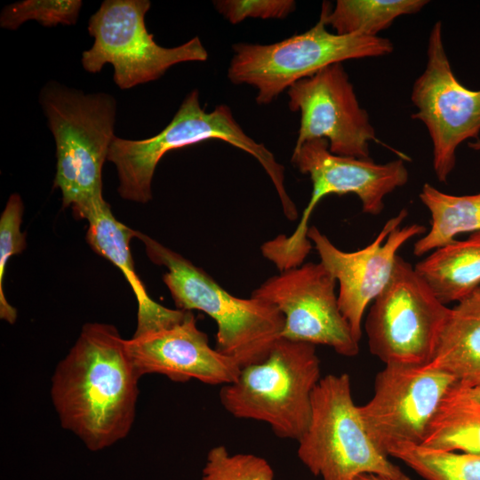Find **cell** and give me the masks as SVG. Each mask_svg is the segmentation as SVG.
I'll use <instances>...</instances> for the list:
<instances>
[{"label":"cell","mask_w":480,"mask_h":480,"mask_svg":"<svg viewBox=\"0 0 480 480\" xmlns=\"http://www.w3.org/2000/svg\"><path fill=\"white\" fill-rule=\"evenodd\" d=\"M321 378L316 346L281 338L264 361L242 368L234 382L221 387L220 401L232 416L265 422L278 437L298 442Z\"/></svg>","instance_id":"obj_5"},{"label":"cell","mask_w":480,"mask_h":480,"mask_svg":"<svg viewBox=\"0 0 480 480\" xmlns=\"http://www.w3.org/2000/svg\"><path fill=\"white\" fill-rule=\"evenodd\" d=\"M319 18L308 30L271 44L239 43L228 77L236 84L257 90L256 101L268 105L296 82L327 66L344 60L390 54L393 43L381 36L338 35L327 30Z\"/></svg>","instance_id":"obj_7"},{"label":"cell","mask_w":480,"mask_h":480,"mask_svg":"<svg viewBox=\"0 0 480 480\" xmlns=\"http://www.w3.org/2000/svg\"><path fill=\"white\" fill-rule=\"evenodd\" d=\"M125 342L140 377L156 373L174 382L197 380L224 386L234 382L242 369L235 359L209 345L192 311H186L177 323L133 334Z\"/></svg>","instance_id":"obj_16"},{"label":"cell","mask_w":480,"mask_h":480,"mask_svg":"<svg viewBox=\"0 0 480 480\" xmlns=\"http://www.w3.org/2000/svg\"><path fill=\"white\" fill-rule=\"evenodd\" d=\"M417 111L412 119L426 126L432 141L433 169L446 182L456 165L458 147L479 139L480 90H470L456 78L444 49L443 25L436 21L429 33L427 62L412 88Z\"/></svg>","instance_id":"obj_12"},{"label":"cell","mask_w":480,"mask_h":480,"mask_svg":"<svg viewBox=\"0 0 480 480\" xmlns=\"http://www.w3.org/2000/svg\"><path fill=\"white\" fill-rule=\"evenodd\" d=\"M420 445L480 454V410L448 396L431 421Z\"/></svg>","instance_id":"obj_22"},{"label":"cell","mask_w":480,"mask_h":480,"mask_svg":"<svg viewBox=\"0 0 480 480\" xmlns=\"http://www.w3.org/2000/svg\"><path fill=\"white\" fill-rule=\"evenodd\" d=\"M459 384L447 372L424 365L387 364L374 380V391L358 406L370 438L389 457L402 445L422 444L439 408Z\"/></svg>","instance_id":"obj_11"},{"label":"cell","mask_w":480,"mask_h":480,"mask_svg":"<svg viewBox=\"0 0 480 480\" xmlns=\"http://www.w3.org/2000/svg\"><path fill=\"white\" fill-rule=\"evenodd\" d=\"M407 215V210L403 209L384 224L371 244L356 252L341 251L316 227L308 228V237L320 262L339 283V308L358 342L364 311L388 284L397 251L411 238L425 233L426 228L420 224L400 228Z\"/></svg>","instance_id":"obj_15"},{"label":"cell","mask_w":480,"mask_h":480,"mask_svg":"<svg viewBox=\"0 0 480 480\" xmlns=\"http://www.w3.org/2000/svg\"><path fill=\"white\" fill-rule=\"evenodd\" d=\"M149 260L166 268L163 281L177 309L200 310L217 324L215 348L241 368L260 363L282 338L284 317L273 304L238 298L180 253L137 231Z\"/></svg>","instance_id":"obj_3"},{"label":"cell","mask_w":480,"mask_h":480,"mask_svg":"<svg viewBox=\"0 0 480 480\" xmlns=\"http://www.w3.org/2000/svg\"><path fill=\"white\" fill-rule=\"evenodd\" d=\"M450 312L414 268L397 256L388 284L373 300L366 317L371 353L385 365L429 364Z\"/></svg>","instance_id":"obj_10"},{"label":"cell","mask_w":480,"mask_h":480,"mask_svg":"<svg viewBox=\"0 0 480 480\" xmlns=\"http://www.w3.org/2000/svg\"><path fill=\"white\" fill-rule=\"evenodd\" d=\"M430 213V229L413 246V254L422 256L466 232L480 231V193L454 196L425 183L420 193Z\"/></svg>","instance_id":"obj_20"},{"label":"cell","mask_w":480,"mask_h":480,"mask_svg":"<svg viewBox=\"0 0 480 480\" xmlns=\"http://www.w3.org/2000/svg\"><path fill=\"white\" fill-rule=\"evenodd\" d=\"M292 163L301 173L309 175L312 192L293 233L281 234L260 247L262 255L279 271L303 264L312 248L308 220L322 198L352 193L360 199L364 212L377 215L384 208L385 196L405 185L409 178L402 159L376 164L372 158L338 156L330 151L325 139L311 140L294 148Z\"/></svg>","instance_id":"obj_6"},{"label":"cell","mask_w":480,"mask_h":480,"mask_svg":"<svg viewBox=\"0 0 480 480\" xmlns=\"http://www.w3.org/2000/svg\"><path fill=\"white\" fill-rule=\"evenodd\" d=\"M428 0H338L324 2L319 18L338 35L378 36L403 15L419 12Z\"/></svg>","instance_id":"obj_21"},{"label":"cell","mask_w":480,"mask_h":480,"mask_svg":"<svg viewBox=\"0 0 480 480\" xmlns=\"http://www.w3.org/2000/svg\"><path fill=\"white\" fill-rule=\"evenodd\" d=\"M336 283L321 262H307L269 277L252 296L275 305L283 314L282 338L325 345L352 357L359 352V342L340 310Z\"/></svg>","instance_id":"obj_13"},{"label":"cell","mask_w":480,"mask_h":480,"mask_svg":"<svg viewBox=\"0 0 480 480\" xmlns=\"http://www.w3.org/2000/svg\"><path fill=\"white\" fill-rule=\"evenodd\" d=\"M39 102L56 144L53 187L74 212L103 196L102 168L116 137V101L108 93L49 82Z\"/></svg>","instance_id":"obj_4"},{"label":"cell","mask_w":480,"mask_h":480,"mask_svg":"<svg viewBox=\"0 0 480 480\" xmlns=\"http://www.w3.org/2000/svg\"><path fill=\"white\" fill-rule=\"evenodd\" d=\"M474 294L479 295V296H480V288H479L478 290H476V292ZM474 294H473V295H474Z\"/></svg>","instance_id":"obj_31"},{"label":"cell","mask_w":480,"mask_h":480,"mask_svg":"<svg viewBox=\"0 0 480 480\" xmlns=\"http://www.w3.org/2000/svg\"><path fill=\"white\" fill-rule=\"evenodd\" d=\"M449 396L480 410V386L461 387L458 384Z\"/></svg>","instance_id":"obj_28"},{"label":"cell","mask_w":480,"mask_h":480,"mask_svg":"<svg viewBox=\"0 0 480 480\" xmlns=\"http://www.w3.org/2000/svg\"><path fill=\"white\" fill-rule=\"evenodd\" d=\"M425 480H480V454L402 445L389 454Z\"/></svg>","instance_id":"obj_23"},{"label":"cell","mask_w":480,"mask_h":480,"mask_svg":"<svg viewBox=\"0 0 480 480\" xmlns=\"http://www.w3.org/2000/svg\"><path fill=\"white\" fill-rule=\"evenodd\" d=\"M81 0H25L8 4L0 14V26L9 30H16L24 22L36 20L44 27L58 25H76Z\"/></svg>","instance_id":"obj_24"},{"label":"cell","mask_w":480,"mask_h":480,"mask_svg":"<svg viewBox=\"0 0 480 480\" xmlns=\"http://www.w3.org/2000/svg\"><path fill=\"white\" fill-rule=\"evenodd\" d=\"M201 480H275L270 464L250 453L230 454L223 445L207 453Z\"/></svg>","instance_id":"obj_25"},{"label":"cell","mask_w":480,"mask_h":480,"mask_svg":"<svg viewBox=\"0 0 480 480\" xmlns=\"http://www.w3.org/2000/svg\"><path fill=\"white\" fill-rule=\"evenodd\" d=\"M428 365L449 372L461 387L480 386V296L459 302L451 312Z\"/></svg>","instance_id":"obj_19"},{"label":"cell","mask_w":480,"mask_h":480,"mask_svg":"<svg viewBox=\"0 0 480 480\" xmlns=\"http://www.w3.org/2000/svg\"><path fill=\"white\" fill-rule=\"evenodd\" d=\"M213 3L216 10L232 24L248 18L284 19L296 9L293 0H219Z\"/></svg>","instance_id":"obj_27"},{"label":"cell","mask_w":480,"mask_h":480,"mask_svg":"<svg viewBox=\"0 0 480 480\" xmlns=\"http://www.w3.org/2000/svg\"><path fill=\"white\" fill-rule=\"evenodd\" d=\"M74 214L87 220L86 241L92 250L116 265L131 285L138 302L135 335L171 325L184 316L186 311L165 308L149 297L135 271L130 250L137 231L115 218L103 196Z\"/></svg>","instance_id":"obj_17"},{"label":"cell","mask_w":480,"mask_h":480,"mask_svg":"<svg viewBox=\"0 0 480 480\" xmlns=\"http://www.w3.org/2000/svg\"><path fill=\"white\" fill-rule=\"evenodd\" d=\"M125 340L112 324H85L52 377L61 427L92 452L124 438L135 420L140 375Z\"/></svg>","instance_id":"obj_1"},{"label":"cell","mask_w":480,"mask_h":480,"mask_svg":"<svg viewBox=\"0 0 480 480\" xmlns=\"http://www.w3.org/2000/svg\"><path fill=\"white\" fill-rule=\"evenodd\" d=\"M354 480H411V478L404 473L398 476H391L381 474H363L356 477Z\"/></svg>","instance_id":"obj_29"},{"label":"cell","mask_w":480,"mask_h":480,"mask_svg":"<svg viewBox=\"0 0 480 480\" xmlns=\"http://www.w3.org/2000/svg\"><path fill=\"white\" fill-rule=\"evenodd\" d=\"M24 204L20 196L12 194L0 217V318L12 324L17 310L5 298L4 280L8 260L26 248V236L20 230Z\"/></svg>","instance_id":"obj_26"},{"label":"cell","mask_w":480,"mask_h":480,"mask_svg":"<svg viewBox=\"0 0 480 480\" xmlns=\"http://www.w3.org/2000/svg\"><path fill=\"white\" fill-rule=\"evenodd\" d=\"M468 147L474 150L480 151V139H477L475 141L469 142Z\"/></svg>","instance_id":"obj_30"},{"label":"cell","mask_w":480,"mask_h":480,"mask_svg":"<svg viewBox=\"0 0 480 480\" xmlns=\"http://www.w3.org/2000/svg\"><path fill=\"white\" fill-rule=\"evenodd\" d=\"M414 269L444 305L471 297L480 288V231L436 248Z\"/></svg>","instance_id":"obj_18"},{"label":"cell","mask_w":480,"mask_h":480,"mask_svg":"<svg viewBox=\"0 0 480 480\" xmlns=\"http://www.w3.org/2000/svg\"><path fill=\"white\" fill-rule=\"evenodd\" d=\"M148 0H105L89 19L88 32L94 38L82 52L81 63L89 73L109 63L114 82L121 90L159 79L172 66L205 61L208 52L196 36L179 46L157 44L146 27Z\"/></svg>","instance_id":"obj_9"},{"label":"cell","mask_w":480,"mask_h":480,"mask_svg":"<svg viewBox=\"0 0 480 480\" xmlns=\"http://www.w3.org/2000/svg\"><path fill=\"white\" fill-rule=\"evenodd\" d=\"M208 140L226 141L252 156L273 182L285 217L290 220L298 218L296 204L285 189L284 166L263 144L244 132L227 105L205 112L196 89L185 97L172 121L156 136L145 140L114 138L108 161L116 166L120 196L147 204L152 199V180L161 158L171 150Z\"/></svg>","instance_id":"obj_2"},{"label":"cell","mask_w":480,"mask_h":480,"mask_svg":"<svg viewBox=\"0 0 480 480\" xmlns=\"http://www.w3.org/2000/svg\"><path fill=\"white\" fill-rule=\"evenodd\" d=\"M287 93L290 109L300 113L294 148L311 140L325 139L332 154L371 158L369 142L378 141L375 130L341 63L296 82Z\"/></svg>","instance_id":"obj_14"},{"label":"cell","mask_w":480,"mask_h":480,"mask_svg":"<svg viewBox=\"0 0 480 480\" xmlns=\"http://www.w3.org/2000/svg\"><path fill=\"white\" fill-rule=\"evenodd\" d=\"M307 430L298 441V457L322 480H354L373 473L404 474L370 438L355 404L348 373L328 374L312 394Z\"/></svg>","instance_id":"obj_8"}]
</instances>
